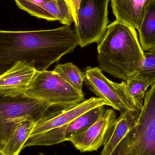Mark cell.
<instances>
[{
	"label": "cell",
	"mask_w": 155,
	"mask_h": 155,
	"mask_svg": "<svg viewBox=\"0 0 155 155\" xmlns=\"http://www.w3.org/2000/svg\"><path fill=\"white\" fill-rule=\"evenodd\" d=\"M97 52L100 69L125 81L138 74L145 59L136 29L117 20L107 25Z\"/></svg>",
	"instance_id": "cell-1"
},
{
	"label": "cell",
	"mask_w": 155,
	"mask_h": 155,
	"mask_svg": "<svg viewBox=\"0 0 155 155\" xmlns=\"http://www.w3.org/2000/svg\"><path fill=\"white\" fill-rule=\"evenodd\" d=\"M144 99L136 124L110 155H155V83Z\"/></svg>",
	"instance_id": "cell-2"
},
{
	"label": "cell",
	"mask_w": 155,
	"mask_h": 155,
	"mask_svg": "<svg viewBox=\"0 0 155 155\" xmlns=\"http://www.w3.org/2000/svg\"><path fill=\"white\" fill-rule=\"evenodd\" d=\"M51 107L50 104L24 94L0 95V149H2L21 122L31 120L36 123Z\"/></svg>",
	"instance_id": "cell-3"
},
{
	"label": "cell",
	"mask_w": 155,
	"mask_h": 155,
	"mask_svg": "<svg viewBox=\"0 0 155 155\" xmlns=\"http://www.w3.org/2000/svg\"><path fill=\"white\" fill-rule=\"evenodd\" d=\"M24 95L52 106L73 105L84 101V96L53 71L37 72Z\"/></svg>",
	"instance_id": "cell-4"
},
{
	"label": "cell",
	"mask_w": 155,
	"mask_h": 155,
	"mask_svg": "<svg viewBox=\"0 0 155 155\" xmlns=\"http://www.w3.org/2000/svg\"><path fill=\"white\" fill-rule=\"evenodd\" d=\"M110 0H80L75 31L78 45L84 47L98 43L109 22L108 6Z\"/></svg>",
	"instance_id": "cell-5"
},
{
	"label": "cell",
	"mask_w": 155,
	"mask_h": 155,
	"mask_svg": "<svg viewBox=\"0 0 155 155\" xmlns=\"http://www.w3.org/2000/svg\"><path fill=\"white\" fill-rule=\"evenodd\" d=\"M84 73L86 85L98 97L106 101L108 106L120 113L126 110L137 109L127 92L124 82L118 84L111 81L98 67L88 66Z\"/></svg>",
	"instance_id": "cell-6"
},
{
	"label": "cell",
	"mask_w": 155,
	"mask_h": 155,
	"mask_svg": "<svg viewBox=\"0 0 155 155\" xmlns=\"http://www.w3.org/2000/svg\"><path fill=\"white\" fill-rule=\"evenodd\" d=\"M103 105L108 106V104L99 97H92L79 104L65 107L61 110L47 113L35 124L29 136L67 125L85 112Z\"/></svg>",
	"instance_id": "cell-7"
},
{
	"label": "cell",
	"mask_w": 155,
	"mask_h": 155,
	"mask_svg": "<svg viewBox=\"0 0 155 155\" xmlns=\"http://www.w3.org/2000/svg\"><path fill=\"white\" fill-rule=\"evenodd\" d=\"M116 119L115 111L112 109H107L93 125L71 137L68 141L72 143L80 152L97 151L103 145L108 129Z\"/></svg>",
	"instance_id": "cell-8"
},
{
	"label": "cell",
	"mask_w": 155,
	"mask_h": 155,
	"mask_svg": "<svg viewBox=\"0 0 155 155\" xmlns=\"http://www.w3.org/2000/svg\"><path fill=\"white\" fill-rule=\"evenodd\" d=\"M37 72L26 63H16L0 75V95L16 97L24 94Z\"/></svg>",
	"instance_id": "cell-9"
},
{
	"label": "cell",
	"mask_w": 155,
	"mask_h": 155,
	"mask_svg": "<svg viewBox=\"0 0 155 155\" xmlns=\"http://www.w3.org/2000/svg\"><path fill=\"white\" fill-rule=\"evenodd\" d=\"M110 1L116 20L138 30L143 20L147 6L153 0Z\"/></svg>",
	"instance_id": "cell-10"
},
{
	"label": "cell",
	"mask_w": 155,
	"mask_h": 155,
	"mask_svg": "<svg viewBox=\"0 0 155 155\" xmlns=\"http://www.w3.org/2000/svg\"><path fill=\"white\" fill-rule=\"evenodd\" d=\"M141 110H126L120 113L108 129L104 141V148L100 155H110L117 144L122 140L129 129L137 122Z\"/></svg>",
	"instance_id": "cell-11"
},
{
	"label": "cell",
	"mask_w": 155,
	"mask_h": 155,
	"mask_svg": "<svg viewBox=\"0 0 155 155\" xmlns=\"http://www.w3.org/2000/svg\"><path fill=\"white\" fill-rule=\"evenodd\" d=\"M32 16L48 21H59L71 26L74 22L68 2L65 0H50L38 4L26 11Z\"/></svg>",
	"instance_id": "cell-12"
},
{
	"label": "cell",
	"mask_w": 155,
	"mask_h": 155,
	"mask_svg": "<svg viewBox=\"0 0 155 155\" xmlns=\"http://www.w3.org/2000/svg\"><path fill=\"white\" fill-rule=\"evenodd\" d=\"M140 44L144 51L155 47V0L147 6L143 22L138 30Z\"/></svg>",
	"instance_id": "cell-13"
},
{
	"label": "cell",
	"mask_w": 155,
	"mask_h": 155,
	"mask_svg": "<svg viewBox=\"0 0 155 155\" xmlns=\"http://www.w3.org/2000/svg\"><path fill=\"white\" fill-rule=\"evenodd\" d=\"M104 106L94 107L81 115L66 126L64 133L66 141L75 135L82 133L93 125L104 114Z\"/></svg>",
	"instance_id": "cell-14"
},
{
	"label": "cell",
	"mask_w": 155,
	"mask_h": 155,
	"mask_svg": "<svg viewBox=\"0 0 155 155\" xmlns=\"http://www.w3.org/2000/svg\"><path fill=\"white\" fill-rule=\"evenodd\" d=\"M35 123L31 120L21 122L14 133L2 148L7 155H19L34 126Z\"/></svg>",
	"instance_id": "cell-15"
},
{
	"label": "cell",
	"mask_w": 155,
	"mask_h": 155,
	"mask_svg": "<svg viewBox=\"0 0 155 155\" xmlns=\"http://www.w3.org/2000/svg\"><path fill=\"white\" fill-rule=\"evenodd\" d=\"M124 82L127 92L135 106L142 110L147 90L152 84L147 78L139 74Z\"/></svg>",
	"instance_id": "cell-16"
},
{
	"label": "cell",
	"mask_w": 155,
	"mask_h": 155,
	"mask_svg": "<svg viewBox=\"0 0 155 155\" xmlns=\"http://www.w3.org/2000/svg\"><path fill=\"white\" fill-rule=\"evenodd\" d=\"M53 71L78 91L83 93L84 73L77 66L72 63L58 64Z\"/></svg>",
	"instance_id": "cell-17"
},
{
	"label": "cell",
	"mask_w": 155,
	"mask_h": 155,
	"mask_svg": "<svg viewBox=\"0 0 155 155\" xmlns=\"http://www.w3.org/2000/svg\"><path fill=\"white\" fill-rule=\"evenodd\" d=\"M145 59L139 74L146 78L152 85L155 83V53L144 52Z\"/></svg>",
	"instance_id": "cell-18"
},
{
	"label": "cell",
	"mask_w": 155,
	"mask_h": 155,
	"mask_svg": "<svg viewBox=\"0 0 155 155\" xmlns=\"http://www.w3.org/2000/svg\"><path fill=\"white\" fill-rule=\"evenodd\" d=\"M47 1L50 0H14L17 6L26 12L33 6Z\"/></svg>",
	"instance_id": "cell-19"
},
{
	"label": "cell",
	"mask_w": 155,
	"mask_h": 155,
	"mask_svg": "<svg viewBox=\"0 0 155 155\" xmlns=\"http://www.w3.org/2000/svg\"><path fill=\"white\" fill-rule=\"evenodd\" d=\"M80 0H68L74 24L77 22V13L80 4Z\"/></svg>",
	"instance_id": "cell-20"
},
{
	"label": "cell",
	"mask_w": 155,
	"mask_h": 155,
	"mask_svg": "<svg viewBox=\"0 0 155 155\" xmlns=\"http://www.w3.org/2000/svg\"><path fill=\"white\" fill-rule=\"evenodd\" d=\"M0 155H7L3 151L2 149H0Z\"/></svg>",
	"instance_id": "cell-21"
},
{
	"label": "cell",
	"mask_w": 155,
	"mask_h": 155,
	"mask_svg": "<svg viewBox=\"0 0 155 155\" xmlns=\"http://www.w3.org/2000/svg\"><path fill=\"white\" fill-rule=\"evenodd\" d=\"M148 51L152 52H155V47L153 49H152L151 51Z\"/></svg>",
	"instance_id": "cell-22"
},
{
	"label": "cell",
	"mask_w": 155,
	"mask_h": 155,
	"mask_svg": "<svg viewBox=\"0 0 155 155\" xmlns=\"http://www.w3.org/2000/svg\"><path fill=\"white\" fill-rule=\"evenodd\" d=\"M38 155H46L45 154L43 153H40L38 154Z\"/></svg>",
	"instance_id": "cell-23"
},
{
	"label": "cell",
	"mask_w": 155,
	"mask_h": 155,
	"mask_svg": "<svg viewBox=\"0 0 155 155\" xmlns=\"http://www.w3.org/2000/svg\"><path fill=\"white\" fill-rule=\"evenodd\" d=\"M65 1H67V2H68V0H65Z\"/></svg>",
	"instance_id": "cell-24"
}]
</instances>
